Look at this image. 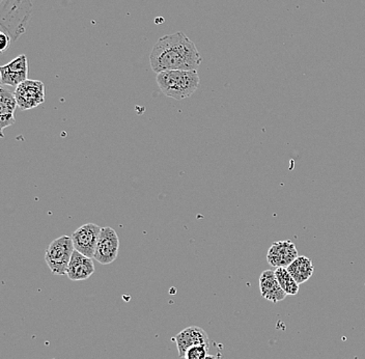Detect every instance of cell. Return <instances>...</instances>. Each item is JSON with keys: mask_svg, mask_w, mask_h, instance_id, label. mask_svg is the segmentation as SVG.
<instances>
[{"mask_svg": "<svg viewBox=\"0 0 365 359\" xmlns=\"http://www.w3.org/2000/svg\"><path fill=\"white\" fill-rule=\"evenodd\" d=\"M274 271H275L276 278H277L283 291L289 296H296L298 294L299 286L300 285L289 274L287 268H276Z\"/></svg>", "mask_w": 365, "mask_h": 359, "instance_id": "5bb4252c", "label": "cell"}, {"mask_svg": "<svg viewBox=\"0 0 365 359\" xmlns=\"http://www.w3.org/2000/svg\"><path fill=\"white\" fill-rule=\"evenodd\" d=\"M287 269L299 285L309 281L315 271L313 261L305 256H299Z\"/></svg>", "mask_w": 365, "mask_h": 359, "instance_id": "4fadbf2b", "label": "cell"}, {"mask_svg": "<svg viewBox=\"0 0 365 359\" xmlns=\"http://www.w3.org/2000/svg\"><path fill=\"white\" fill-rule=\"evenodd\" d=\"M178 347L179 356L184 358L186 352L191 347L209 343V336L203 328L191 326L185 328L174 338Z\"/></svg>", "mask_w": 365, "mask_h": 359, "instance_id": "9c48e42d", "label": "cell"}, {"mask_svg": "<svg viewBox=\"0 0 365 359\" xmlns=\"http://www.w3.org/2000/svg\"><path fill=\"white\" fill-rule=\"evenodd\" d=\"M205 359H217V356L215 355H208L207 358H205Z\"/></svg>", "mask_w": 365, "mask_h": 359, "instance_id": "d6986e66", "label": "cell"}, {"mask_svg": "<svg viewBox=\"0 0 365 359\" xmlns=\"http://www.w3.org/2000/svg\"><path fill=\"white\" fill-rule=\"evenodd\" d=\"M18 104L15 94L6 90L4 86L0 88V131L4 139V130L15 124V110Z\"/></svg>", "mask_w": 365, "mask_h": 359, "instance_id": "7c38bea8", "label": "cell"}, {"mask_svg": "<svg viewBox=\"0 0 365 359\" xmlns=\"http://www.w3.org/2000/svg\"><path fill=\"white\" fill-rule=\"evenodd\" d=\"M94 273L95 264L92 259L74 250L66 270L68 278L73 281H85Z\"/></svg>", "mask_w": 365, "mask_h": 359, "instance_id": "30bf717a", "label": "cell"}, {"mask_svg": "<svg viewBox=\"0 0 365 359\" xmlns=\"http://www.w3.org/2000/svg\"><path fill=\"white\" fill-rule=\"evenodd\" d=\"M298 257L297 248L292 241H278L270 246L267 261L272 267L287 268Z\"/></svg>", "mask_w": 365, "mask_h": 359, "instance_id": "ba28073f", "label": "cell"}, {"mask_svg": "<svg viewBox=\"0 0 365 359\" xmlns=\"http://www.w3.org/2000/svg\"><path fill=\"white\" fill-rule=\"evenodd\" d=\"M101 230L102 228L95 223H86L78 228L71 236L75 250L88 258H94Z\"/></svg>", "mask_w": 365, "mask_h": 359, "instance_id": "52a82bcc", "label": "cell"}, {"mask_svg": "<svg viewBox=\"0 0 365 359\" xmlns=\"http://www.w3.org/2000/svg\"><path fill=\"white\" fill-rule=\"evenodd\" d=\"M13 40L11 37V35H8V33L4 32H0V51L1 52H4L6 49H8L11 46V43H12Z\"/></svg>", "mask_w": 365, "mask_h": 359, "instance_id": "ac0fdd59", "label": "cell"}, {"mask_svg": "<svg viewBox=\"0 0 365 359\" xmlns=\"http://www.w3.org/2000/svg\"><path fill=\"white\" fill-rule=\"evenodd\" d=\"M209 343H203V345L194 346L190 348L185 353L184 358L185 359H205L209 354Z\"/></svg>", "mask_w": 365, "mask_h": 359, "instance_id": "2e32d148", "label": "cell"}, {"mask_svg": "<svg viewBox=\"0 0 365 359\" xmlns=\"http://www.w3.org/2000/svg\"><path fill=\"white\" fill-rule=\"evenodd\" d=\"M161 92L169 98L179 100L191 97L199 86L198 71H164L156 77Z\"/></svg>", "mask_w": 365, "mask_h": 359, "instance_id": "7a4b0ae2", "label": "cell"}, {"mask_svg": "<svg viewBox=\"0 0 365 359\" xmlns=\"http://www.w3.org/2000/svg\"><path fill=\"white\" fill-rule=\"evenodd\" d=\"M156 74L164 71L198 70L203 59L196 44L182 32L160 37L150 55Z\"/></svg>", "mask_w": 365, "mask_h": 359, "instance_id": "6da1fadb", "label": "cell"}, {"mask_svg": "<svg viewBox=\"0 0 365 359\" xmlns=\"http://www.w3.org/2000/svg\"><path fill=\"white\" fill-rule=\"evenodd\" d=\"M119 239L116 230L110 227L102 228L98 245L95 252L94 259L102 265H109L119 256Z\"/></svg>", "mask_w": 365, "mask_h": 359, "instance_id": "8992f818", "label": "cell"}, {"mask_svg": "<svg viewBox=\"0 0 365 359\" xmlns=\"http://www.w3.org/2000/svg\"><path fill=\"white\" fill-rule=\"evenodd\" d=\"M28 72H14L8 70L6 66L0 68V81L2 86H10L17 88L22 82L28 81Z\"/></svg>", "mask_w": 365, "mask_h": 359, "instance_id": "9a60e30c", "label": "cell"}, {"mask_svg": "<svg viewBox=\"0 0 365 359\" xmlns=\"http://www.w3.org/2000/svg\"><path fill=\"white\" fill-rule=\"evenodd\" d=\"M74 250L72 237L61 236L53 240L45 252L50 271L55 276H65Z\"/></svg>", "mask_w": 365, "mask_h": 359, "instance_id": "277c9868", "label": "cell"}, {"mask_svg": "<svg viewBox=\"0 0 365 359\" xmlns=\"http://www.w3.org/2000/svg\"><path fill=\"white\" fill-rule=\"evenodd\" d=\"M32 10L30 0H1L2 32L11 35L13 42L25 33Z\"/></svg>", "mask_w": 365, "mask_h": 359, "instance_id": "3957f363", "label": "cell"}, {"mask_svg": "<svg viewBox=\"0 0 365 359\" xmlns=\"http://www.w3.org/2000/svg\"><path fill=\"white\" fill-rule=\"evenodd\" d=\"M261 294L273 303L280 302L287 298V293L280 287L277 278H276L275 271L273 270H265L260 276Z\"/></svg>", "mask_w": 365, "mask_h": 359, "instance_id": "8fae6325", "label": "cell"}, {"mask_svg": "<svg viewBox=\"0 0 365 359\" xmlns=\"http://www.w3.org/2000/svg\"><path fill=\"white\" fill-rule=\"evenodd\" d=\"M6 66L8 70L14 71V72H28V57L24 54L19 55Z\"/></svg>", "mask_w": 365, "mask_h": 359, "instance_id": "e0dca14e", "label": "cell"}, {"mask_svg": "<svg viewBox=\"0 0 365 359\" xmlns=\"http://www.w3.org/2000/svg\"><path fill=\"white\" fill-rule=\"evenodd\" d=\"M18 107L21 110H30L45 102V86L39 81L22 82L15 90Z\"/></svg>", "mask_w": 365, "mask_h": 359, "instance_id": "5b68a950", "label": "cell"}]
</instances>
